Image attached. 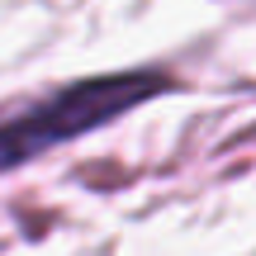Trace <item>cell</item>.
I'll return each mask as SVG.
<instances>
[{"label":"cell","mask_w":256,"mask_h":256,"mask_svg":"<svg viewBox=\"0 0 256 256\" xmlns=\"http://www.w3.org/2000/svg\"><path fill=\"white\" fill-rule=\"evenodd\" d=\"M166 90H176V76L166 66H128V72L86 76V81H72L62 90L43 95L28 110L0 119V176L124 119L128 110H138Z\"/></svg>","instance_id":"1"}]
</instances>
